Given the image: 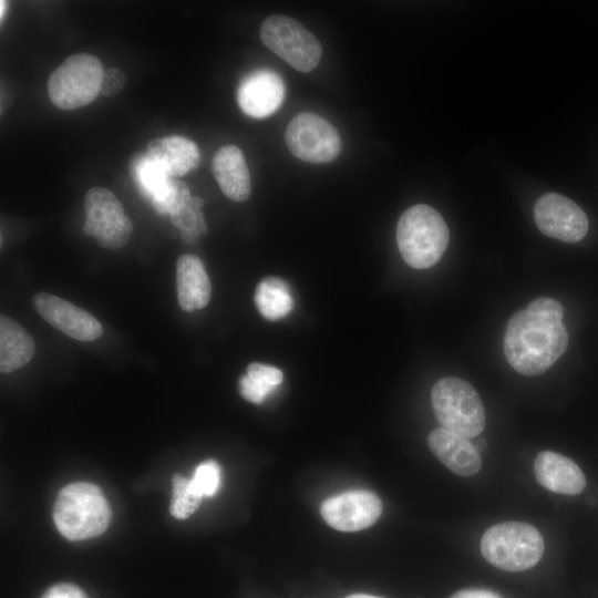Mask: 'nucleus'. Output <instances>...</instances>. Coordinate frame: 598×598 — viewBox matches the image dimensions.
<instances>
[{"label":"nucleus","instance_id":"nucleus-27","mask_svg":"<svg viewBox=\"0 0 598 598\" xmlns=\"http://www.w3.org/2000/svg\"><path fill=\"white\" fill-rule=\"evenodd\" d=\"M125 85L124 73L115 68H111L104 72L101 93L104 96H114L122 91Z\"/></svg>","mask_w":598,"mask_h":598},{"label":"nucleus","instance_id":"nucleus-22","mask_svg":"<svg viewBox=\"0 0 598 598\" xmlns=\"http://www.w3.org/2000/svg\"><path fill=\"white\" fill-rule=\"evenodd\" d=\"M133 174L141 192L151 198L152 202L164 195L174 178L148 153L136 158L133 166Z\"/></svg>","mask_w":598,"mask_h":598},{"label":"nucleus","instance_id":"nucleus-20","mask_svg":"<svg viewBox=\"0 0 598 598\" xmlns=\"http://www.w3.org/2000/svg\"><path fill=\"white\" fill-rule=\"evenodd\" d=\"M255 303L268 320L285 318L293 308V299L288 283L277 277L264 278L256 287Z\"/></svg>","mask_w":598,"mask_h":598},{"label":"nucleus","instance_id":"nucleus-31","mask_svg":"<svg viewBox=\"0 0 598 598\" xmlns=\"http://www.w3.org/2000/svg\"><path fill=\"white\" fill-rule=\"evenodd\" d=\"M474 445L478 451H483L486 446V443L484 439H478Z\"/></svg>","mask_w":598,"mask_h":598},{"label":"nucleus","instance_id":"nucleus-24","mask_svg":"<svg viewBox=\"0 0 598 598\" xmlns=\"http://www.w3.org/2000/svg\"><path fill=\"white\" fill-rule=\"evenodd\" d=\"M172 482L171 514L177 519H185L199 507L203 497L193 489L190 480L182 474H174Z\"/></svg>","mask_w":598,"mask_h":598},{"label":"nucleus","instance_id":"nucleus-7","mask_svg":"<svg viewBox=\"0 0 598 598\" xmlns=\"http://www.w3.org/2000/svg\"><path fill=\"white\" fill-rule=\"evenodd\" d=\"M260 38L268 49L300 72L313 70L322 54L317 38L287 16L266 18L260 27Z\"/></svg>","mask_w":598,"mask_h":598},{"label":"nucleus","instance_id":"nucleus-23","mask_svg":"<svg viewBox=\"0 0 598 598\" xmlns=\"http://www.w3.org/2000/svg\"><path fill=\"white\" fill-rule=\"evenodd\" d=\"M203 199L197 196H192L189 202L173 213L171 220L181 231V236L186 243H194L207 231V226L200 207Z\"/></svg>","mask_w":598,"mask_h":598},{"label":"nucleus","instance_id":"nucleus-9","mask_svg":"<svg viewBox=\"0 0 598 598\" xmlns=\"http://www.w3.org/2000/svg\"><path fill=\"white\" fill-rule=\"evenodd\" d=\"M285 141L289 151L308 163L333 161L342 143L337 130L323 117L310 112L296 115L288 124Z\"/></svg>","mask_w":598,"mask_h":598},{"label":"nucleus","instance_id":"nucleus-15","mask_svg":"<svg viewBox=\"0 0 598 598\" xmlns=\"http://www.w3.org/2000/svg\"><path fill=\"white\" fill-rule=\"evenodd\" d=\"M534 472L538 483L554 493L577 495L586 487V477L580 467L559 453L540 452L535 458Z\"/></svg>","mask_w":598,"mask_h":598},{"label":"nucleus","instance_id":"nucleus-16","mask_svg":"<svg viewBox=\"0 0 598 598\" xmlns=\"http://www.w3.org/2000/svg\"><path fill=\"white\" fill-rule=\"evenodd\" d=\"M213 174L223 193L231 200H246L251 190L250 175L241 150L220 147L213 158Z\"/></svg>","mask_w":598,"mask_h":598},{"label":"nucleus","instance_id":"nucleus-6","mask_svg":"<svg viewBox=\"0 0 598 598\" xmlns=\"http://www.w3.org/2000/svg\"><path fill=\"white\" fill-rule=\"evenodd\" d=\"M104 72L102 63L94 55H70L49 76L48 94L51 102L68 111L90 104L101 93Z\"/></svg>","mask_w":598,"mask_h":598},{"label":"nucleus","instance_id":"nucleus-14","mask_svg":"<svg viewBox=\"0 0 598 598\" xmlns=\"http://www.w3.org/2000/svg\"><path fill=\"white\" fill-rule=\"evenodd\" d=\"M431 452L452 472L471 476L481 468V454L468 439L444 427L433 430L427 439Z\"/></svg>","mask_w":598,"mask_h":598},{"label":"nucleus","instance_id":"nucleus-26","mask_svg":"<svg viewBox=\"0 0 598 598\" xmlns=\"http://www.w3.org/2000/svg\"><path fill=\"white\" fill-rule=\"evenodd\" d=\"M190 197L187 185L179 179L173 178L164 195L152 203L157 213L172 215L184 207Z\"/></svg>","mask_w":598,"mask_h":598},{"label":"nucleus","instance_id":"nucleus-32","mask_svg":"<svg viewBox=\"0 0 598 598\" xmlns=\"http://www.w3.org/2000/svg\"><path fill=\"white\" fill-rule=\"evenodd\" d=\"M0 7H1V11H0V16H1V20L3 19V12L6 11V7H7V2L6 1H1L0 2Z\"/></svg>","mask_w":598,"mask_h":598},{"label":"nucleus","instance_id":"nucleus-17","mask_svg":"<svg viewBox=\"0 0 598 598\" xmlns=\"http://www.w3.org/2000/svg\"><path fill=\"white\" fill-rule=\"evenodd\" d=\"M179 307L184 311L203 309L210 299V281L203 261L194 255H182L176 262Z\"/></svg>","mask_w":598,"mask_h":598},{"label":"nucleus","instance_id":"nucleus-25","mask_svg":"<svg viewBox=\"0 0 598 598\" xmlns=\"http://www.w3.org/2000/svg\"><path fill=\"white\" fill-rule=\"evenodd\" d=\"M193 489L204 496H214L220 484V467L214 460L200 463L189 478Z\"/></svg>","mask_w":598,"mask_h":598},{"label":"nucleus","instance_id":"nucleus-8","mask_svg":"<svg viewBox=\"0 0 598 598\" xmlns=\"http://www.w3.org/2000/svg\"><path fill=\"white\" fill-rule=\"evenodd\" d=\"M84 209L83 230L95 237L101 247L115 250L127 244L133 224L111 190L103 187L90 188L85 194Z\"/></svg>","mask_w":598,"mask_h":598},{"label":"nucleus","instance_id":"nucleus-29","mask_svg":"<svg viewBox=\"0 0 598 598\" xmlns=\"http://www.w3.org/2000/svg\"><path fill=\"white\" fill-rule=\"evenodd\" d=\"M451 598H502L498 594L487 589H463Z\"/></svg>","mask_w":598,"mask_h":598},{"label":"nucleus","instance_id":"nucleus-3","mask_svg":"<svg viewBox=\"0 0 598 598\" xmlns=\"http://www.w3.org/2000/svg\"><path fill=\"white\" fill-rule=\"evenodd\" d=\"M53 518L58 530L65 538L82 540L99 536L107 528L111 511L96 485L78 482L59 492Z\"/></svg>","mask_w":598,"mask_h":598},{"label":"nucleus","instance_id":"nucleus-21","mask_svg":"<svg viewBox=\"0 0 598 598\" xmlns=\"http://www.w3.org/2000/svg\"><path fill=\"white\" fill-rule=\"evenodd\" d=\"M282 378L278 368L252 362L239 380V392L247 401L260 404L282 382Z\"/></svg>","mask_w":598,"mask_h":598},{"label":"nucleus","instance_id":"nucleus-30","mask_svg":"<svg viewBox=\"0 0 598 598\" xmlns=\"http://www.w3.org/2000/svg\"><path fill=\"white\" fill-rule=\"evenodd\" d=\"M346 598H383V597L368 595V594H353V595H350V596H348Z\"/></svg>","mask_w":598,"mask_h":598},{"label":"nucleus","instance_id":"nucleus-2","mask_svg":"<svg viewBox=\"0 0 598 598\" xmlns=\"http://www.w3.org/2000/svg\"><path fill=\"white\" fill-rule=\"evenodd\" d=\"M448 239L445 220L429 205L408 208L398 221V248L403 260L415 269L434 266L442 258Z\"/></svg>","mask_w":598,"mask_h":598},{"label":"nucleus","instance_id":"nucleus-1","mask_svg":"<svg viewBox=\"0 0 598 598\" xmlns=\"http://www.w3.org/2000/svg\"><path fill=\"white\" fill-rule=\"evenodd\" d=\"M563 317L559 301L539 297L509 318L504 353L515 371L527 377L540 375L560 358L568 346Z\"/></svg>","mask_w":598,"mask_h":598},{"label":"nucleus","instance_id":"nucleus-13","mask_svg":"<svg viewBox=\"0 0 598 598\" xmlns=\"http://www.w3.org/2000/svg\"><path fill=\"white\" fill-rule=\"evenodd\" d=\"M285 84L272 70L259 69L246 75L237 90L241 111L254 118H264L275 113L282 104Z\"/></svg>","mask_w":598,"mask_h":598},{"label":"nucleus","instance_id":"nucleus-28","mask_svg":"<svg viewBox=\"0 0 598 598\" xmlns=\"http://www.w3.org/2000/svg\"><path fill=\"white\" fill-rule=\"evenodd\" d=\"M42 598H87L82 589L72 584H56L50 587Z\"/></svg>","mask_w":598,"mask_h":598},{"label":"nucleus","instance_id":"nucleus-11","mask_svg":"<svg viewBox=\"0 0 598 598\" xmlns=\"http://www.w3.org/2000/svg\"><path fill=\"white\" fill-rule=\"evenodd\" d=\"M324 522L340 532H357L373 525L382 513V502L372 492L350 491L326 499L320 507Z\"/></svg>","mask_w":598,"mask_h":598},{"label":"nucleus","instance_id":"nucleus-12","mask_svg":"<svg viewBox=\"0 0 598 598\" xmlns=\"http://www.w3.org/2000/svg\"><path fill=\"white\" fill-rule=\"evenodd\" d=\"M32 305L48 323L75 340L93 341L103 332L91 313L60 297L40 292L33 296Z\"/></svg>","mask_w":598,"mask_h":598},{"label":"nucleus","instance_id":"nucleus-5","mask_svg":"<svg viewBox=\"0 0 598 598\" xmlns=\"http://www.w3.org/2000/svg\"><path fill=\"white\" fill-rule=\"evenodd\" d=\"M431 400L442 427L466 439L476 437L484 430L483 402L467 381L454 377L439 380L432 388Z\"/></svg>","mask_w":598,"mask_h":598},{"label":"nucleus","instance_id":"nucleus-4","mask_svg":"<svg viewBox=\"0 0 598 598\" xmlns=\"http://www.w3.org/2000/svg\"><path fill=\"white\" fill-rule=\"evenodd\" d=\"M539 530L523 522L498 523L486 529L481 539L483 557L506 571H523L534 567L544 554Z\"/></svg>","mask_w":598,"mask_h":598},{"label":"nucleus","instance_id":"nucleus-19","mask_svg":"<svg viewBox=\"0 0 598 598\" xmlns=\"http://www.w3.org/2000/svg\"><path fill=\"white\" fill-rule=\"evenodd\" d=\"M30 334L7 316L0 318V370L12 372L28 363L34 354Z\"/></svg>","mask_w":598,"mask_h":598},{"label":"nucleus","instance_id":"nucleus-18","mask_svg":"<svg viewBox=\"0 0 598 598\" xmlns=\"http://www.w3.org/2000/svg\"><path fill=\"white\" fill-rule=\"evenodd\" d=\"M147 153L159 162L172 177L187 174L200 159L197 145L176 135L151 140L147 143Z\"/></svg>","mask_w":598,"mask_h":598},{"label":"nucleus","instance_id":"nucleus-10","mask_svg":"<svg viewBox=\"0 0 598 598\" xmlns=\"http://www.w3.org/2000/svg\"><path fill=\"white\" fill-rule=\"evenodd\" d=\"M534 217L544 235L565 243H577L588 231V218L584 210L557 193H547L537 199Z\"/></svg>","mask_w":598,"mask_h":598}]
</instances>
